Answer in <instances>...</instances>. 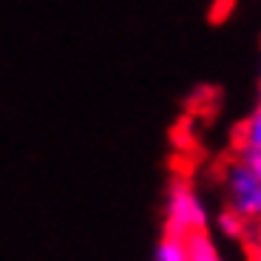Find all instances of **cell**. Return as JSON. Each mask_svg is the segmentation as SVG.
Instances as JSON below:
<instances>
[{
    "instance_id": "cell-1",
    "label": "cell",
    "mask_w": 261,
    "mask_h": 261,
    "mask_svg": "<svg viewBox=\"0 0 261 261\" xmlns=\"http://www.w3.org/2000/svg\"><path fill=\"white\" fill-rule=\"evenodd\" d=\"M222 185L227 196V210L242 216L244 222H261V173H255L233 153L224 162Z\"/></svg>"
},
{
    "instance_id": "cell-2",
    "label": "cell",
    "mask_w": 261,
    "mask_h": 261,
    "mask_svg": "<svg viewBox=\"0 0 261 261\" xmlns=\"http://www.w3.org/2000/svg\"><path fill=\"white\" fill-rule=\"evenodd\" d=\"M165 233L173 236H190V233H202L207 230V210H204L202 199L196 196V190L190 188L185 179L170 182L168 199H165Z\"/></svg>"
},
{
    "instance_id": "cell-3",
    "label": "cell",
    "mask_w": 261,
    "mask_h": 261,
    "mask_svg": "<svg viewBox=\"0 0 261 261\" xmlns=\"http://www.w3.org/2000/svg\"><path fill=\"white\" fill-rule=\"evenodd\" d=\"M236 148H250V150H258L261 153V102L239 125V130H236Z\"/></svg>"
},
{
    "instance_id": "cell-4",
    "label": "cell",
    "mask_w": 261,
    "mask_h": 261,
    "mask_svg": "<svg viewBox=\"0 0 261 261\" xmlns=\"http://www.w3.org/2000/svg\"><path fill=\"white\" fill-rule=\"evenodd\" d=\"M185 242H188V261H224L216 250L213 239L207 236V230L185 236Z\"/></svg>"
},
{
    "instance_id": "cell-5",
    "label": "cell",
    "mask_w": 261,
    "mask_h": 261,
    "mask_svg": "<svg viewBox=\"0 0 261 261\" xmlns=\"http://www.w3.org/2000/svg\"><path fill=\"white\" fill-rule=\"evenodd\" d=\"M153 261H188V242H185L182 236L165 233L162 242L156 244Z\"/></svg>"
},
{
    "instance_id": "cell-6",
    "label": "cell",
    "mask_w": 261,
    "mask_h": 261,
    "mask_svg": "<svg viewBox=\"0 0 261 261\" xmlns=\"http://www.w3.org/2000/svg\"><path fill=\"white\" fill-rule=\"evenodd\" d=\"M250 224L253 222H244L242 216H236L233 210H224V213L219 216V230H222L224 236H230V239H247Z\"/></svg>"
}]
</instances>
